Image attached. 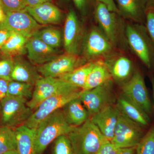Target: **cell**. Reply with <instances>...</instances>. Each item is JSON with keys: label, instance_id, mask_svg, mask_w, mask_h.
I'll return each instance as SVG.
<instances>
[{"label": "cell", "instance_id": "6da1fadb", "mask_svg": "<svg viewBox=\"0 0 154 154\" xmlns=\"http://www.w3.org/2000/svg\"><path fill=\"white\" fill-rule=\"evenodd\" d=\"M74 127L67 122L62 109L48 116L36 128V154H43L50 144L59 137L68 134Z\"/></svg>", "mask_w": 154, "mask_h": 154}, {"label": "cell", "instance_id": "7a4b0ae2", "mask_svg": "<svg viewBox=\"0 0 154 154\" xmlns=\"http://www.w3.org/2000/svg\"><path fill=\"white\" fill-rule=\"evenodd\" d=\"M67 136L74 154H96L108 140L90 117L82 125L75 127Z\"/></svg>", "mask_w": 154, "mask_h": 154}, {"label": "cell", "instance_id": "3957f363", "mask_svg": "<svg viewBox=\"0 0 154 154\" xmlns=\"http://www.w3.org/2000/svg\"><path fill=\"white\" fill-rule=\"evenodd\" d=\"M127 42L133 51L148 69L154 66V44L146 28L141 24L125 26Z\"/></svg>", "mask_w": 154, "mask_h": 154}, {"label": "cell", "instance_id": "277c9868", "mask_svg": "<svg viewBox=\"0 0 154 154\" xmlns=\"http://www.w3.org/2000/svg\"><path fill=\"white\" fill-rule=\"evenodd\" d=\"M94 15L99 27L113 46H122L126 41L125 27L123 28L120 15L109 10L103 3L97 2Z\"/></svg>", "mask_w": 154, "mask_h": 154}, {"label": "cell", "instance_id": "5b68a950", "mask_svg": "<svg viewBox=\"0 0 154 154\" xmlns=\"http://www.w3.org/2000/svg\"><path fill=\"white\" fill-rule=\"evenodd\" d=\"M80 98L90 117L106 107L115 105L117 97L113 89V80L94 89L82 90Z\"/></svg>", "mask_w": 154, "mask_h": 154}, {"label": "cell", "instance_id": "8992f818", "mask_svg": "<svg viewBox=\"0 0 154 154\" xmlns=\"http://www.w3.org/2000/svg\"><path fill=\"white\" fill-rule=\"evenodd\" d=\"M82 91V89L64 91L45 99L34 110L24 125L36 129L39 123L48 116L61 109L73 99L79 97Z\"/></svg>", "mask_w": 154, "mask_h": 154}, {"label": "cell", "instance_id": "52a82bcc", "mask_svg": "<svg viewBox=\"0 0 154 154\" xmlns=\"http://www.w3.org/2000/svg\"><path fill=\"white\" fill-rule=\"evenodd\" d=\"M27 100L22 97L7 96L0 102L2 126L13 128L24 125L33 110L27 106Z\"/></svg>", "mask_w": 154, "mask_h": 154}, {"label": "cell", "instance_id": "ba28073f", "mask_svg": "<svg viewBox=\"0 0 154 154\" xmlns=\"http://www.w3.org/2000/svg\"><path fill=\"white\" fill-rule=\"evenodd\" d=\"M78 89H81L61 78L42 77L35 84L32 96L27 101V105L34 110L42 102L55 94Z\"/></svg>", "mask_w": 154, "mask_h": 154}, {"label": "cell", "instance_id": "9c48e42d", "mask_svg": "<svg viewBox=\"0 0 154 154\" xmlns=\"http://www.w3.org/2000/svg\"><path fill=\"white\" fill-rule=\"evenodd\" d=\"M145 134L143 127L119 111L111 142L118 148L135 147Z\"/></svg>", "mask_w": 154, "mask_h": 154}, {"label": "cell", "instance_id": "30bf717a", "mask_svg": "<svg viewBox=\"0 0 154 154\" xmlns=\"http://www.w3.org/2000/svg\"><path fill=\"white\" fill-rule=\"evenodd\" d=\"M122 94L140 107L150 117L153 108L144 79L140 72H134L132 76L122 85Z\"/></svg>", "mask_w": 154, "mask_h": 154}, {"label": "cell", "instance_id": "8fae6325", "mask_svg": "<svg viewBox=\"0 0 154 154\" xmlns=\"http://www.w3.org/2000/svg\"><path fill=\"white\" fill-rule=\"evenodd\" d=\"M43 26L25 11L8 12L6 13L5 21L0 23V29L10 30L28 38L33 36Z\"/></svg>", "mask_w": 154, "mask_h": 154}, {"label": "cell", "instance_id": "7c38bea8", "mask_svg": "<svg viewBox=\"0 0 154 154\" xmlns=\"http://www.w3.org/2000/svg\"><path fill=\"white\" fill-rule=\"evenodd\" d=\"M79 63L78 55L66 52L36 67L42 77L59 78L79 66Z\"/></svg>", "mask_w": 154, "mask_h": 154}, {"label": "cell", "instance_id": "4fadbf2b", "mask_svg": "<svg viewBox=\"0 0 154 154\" xmlns=\"http://www.w3.org/2000/svg\"><path fill=\"white\" fill-rule=\"evenodd\" d=\"M113 45L99 27L91 28L85 39L84 51L88 59H94L108 54Z\"/></svg>", "mask_w": 154, "mask_h": 154}, {"label": "cell", "instance_id": "5bb4252c", "mask_svg": "<svg viewBox=\"0 0 154 154\" xmlns=\"http://www.w3.org/2000/svg\"><path fill=\"white\" fill-rule=\"evenodd\" d=\"M82 38V30L76 13L71 9L67 15L63 32L66 52L78 55Z\"/></svg>", "mask_w": 154, "mask_h": 154}, {"label": "cell", "instance_id": "9a60e30c", "mask_svg": "<svg viewBox=\"0 0 154 154\" xmlns=\"http://www.w3.org/2000/svg\"><path fill=\"white\" fill-rule=\"evenodd\" d=\"M26 49L28 60L37 66L48 62L59 55L57 49L51 47L34 36L28 38Z\"/></svg>", "mask_w": 154, "mask_h": 154}, {"label": "cell", "instance_id": "2e32d148", "mask_svg": "<svg viewBox=\"0 0 154 154\" xmlns=\"http://www.w3.org/2000/svg\"><path fill=\"white\" fill-rule=\"evenodd\" d=\"M119 113V110L115 104L106 107L90 117L101 133L110 141L114 135Z\"/></svg>", "mask_w": 154, "mask_h": 154}, {"label": "cell", "instance_id": "e0dca14e", "mask_svg": "<svg viewBox=\"0 0 154 154\" xmlns=\"http://www.w3.org/2000/svg\"><path fill=\"white\" fill-rule=\"evenodd\" d=\"M119 14L125 19L141 24L146 20L147 0H114Z\"/></svg>", "mask_w": 154, "mask_h": 154}, {"label": "cell", "instance_id": "ac0fdd59", "mask_svg": "<svg viewBox=\"0 0 154 154\" xmlns=\"http://www.w3.org/2000/svg\"><path fill=\"white\" fill-rule=\"evenodd\" d=\"M25 11L41 25L58 24L63 17L60 9L51 2L33 7H26Z\"/></svg>", "mask_w": 154, "mask_h": 154}, {"label": "cell", "instance_id": "d6986e66", "mask_svg": "<svg viewBox=\"0 0 154 154\" xmlns=\"http://www.w3.org/2000/svg\"><path fill=\"white\" fill-rule=\"evenodd\" d=\"M120 112L143 127L149 126L150 118L140 107L122 94L116 104Z\"/></svg>", "mask_w": 154, "mask_h": 154}, {"label": "cell", "instance_id": "ffe728a7", "mask_svg": "<svg viewBox=\"0 0 154 154\" xmlns=\"http://www.w3.org/2000/svg\"><path fill=\"white\" fill-rule=\"evenodd\" d=\"M105 62L112 79L122 85L129 80L133 74L132 61L126 57L119 56Z\"/></svg>", "mask_w": 154, "mask_h": 154}, {"label": "cell", "instance_id": "44dd1931", "mask_svg": "<svg viewBox=\"0 0 154 154\" xmlns=\"http://www.w3.org/2000/svg\"><path fill=\"white\" fill-rule=\"evenodd\" d=\"M14 60V67L11 75L12 80L28 83L34 86L36 82L42 77L36 67L30 62L21 57Z\"/></svg>", "mask_w": 154, "mask_h": 154}, {"label": "cell", "instance_id": "7402d4cb", "mask_svg": "<svg viewBox=\"0 0 154 154\" xmlns=\"http://www.w3.org/2000/svg\"><path fill=\"white\" fill-rule=\"evenodd\" d=\"M61 109L67 122L73 127L82 125L90 118L80 97L70 101Z\"/></svg>", "mask_w": 154, "mask_h": 154}, {"label": "cell", "instance_id": "603a6c76", "mask_svg": "<svg viewBox=\"0 0 154 154\" xmlns=\"http://www.w3.org/2000/svg\"><path fill=\"white\" fill-rule=\"evenodd\" d=\"M17 140V151L19 154H36V129L30 128L24 125L15 130Z\"/></svg>", "mask_w": 154, "mask_h": 154}, {"label": "cell", "instance_id": "cb8c5ba5", "mask_svg": "<svg viewBox=\"0 0 154 154\" xmlns=\"http://www.w3.org/2000/svg\"><path fill=\"white\" fill-rule=\"evenodd\" d=\"M112 79L110 71L103 60L95 62V65L87 78L83 91L91 90Z\"/></svg>", "mask_w": 154, "mask_h": 154}, {"label": "cell", "instance_id": "d4e9b609", "mask_svg": "<svg viewBox=\"0 0 154 154\" xmlns=\"http://www.w3.org/2000/svg\"><path fill=\"white\" fill-rule=\"evenodd\" d=\"M28 39L22 34L13 32L8 41L0 48V51L8 57L20 55L26 52V46Z\"/></svg>", "mask_w": 154, "mask_h": 154}, {"label": "cell", "instance_id": "484cf974", "mask_svg": "<svg viewBox=\"0 0 154 154\" xmlns=\"http://www.w3.org/2000/svg\"><path fill=\"white\" fill-rule=\"evenodd\" d=\"M95 65V62L88 63L80 66L73 70L61 76L63 79L72 85L82 90L87 78Z\"/></svg>", "mask_w": 154, "mask_h": 154}, {"label": "cell", "instance_id": "4316f807", "mask_svg": "<svg viewBox=\"0 0 154 154\" xmlns=\"http://www.w3.org/2000/svg\"><path fill=\"white\" fill-rule=\"evenodd\" d=\"M33 36L55 49H57L61 45L62 36L60 30L57 28L51 27L42 28Z\"/></svg>", "mask_w": 154, "mask_h": 154}, {"label": "cell", "instance_id": "83f0119b", "mask_svg": "<svg viewBox=\"0 0 154 154\" xmlns=\"http://www.w3.org/2000/svg\"><path fill=\"white\" fill-rule=\"evenodd\" d=\"M17 149V140L15 130L9 127H0V154Z\"/></svg>", "mask_w": 154, "mask_h": 154}, {"label": "cell", "instance_id": "f1b7e54d", "mask_svg": "<svg viewBox=\"0 0 154 154\" xmlns=\"http://www.w3.org/2000/svg\"><path fill=\"white\" fill-rule=\"evenodd\" d=\"M34 86L28 83L11 80L9 82L7 96L22 97L28 100L32 96Z\"/></svg>", "mask_w": 154, "mask_h": 154}, {"label": "cell", "instance_id": "f546056e", "mask_svg": "<svg viewBox=\"0 0 154 154\" xmlns=\"http://www.w3.org/2000/svg\"><path fill=\"white\" fill-rule=\"evenodd\" d=\"M136 154H154V125L145 133L136 146Z\"/></svg>", "mask_w": 154, "mask_h": 154}, {"label": "cell", "instance_id": "4dcf8cb0", "mask_svg": "<svg viewBox=\"0 0 154 154\" xmlns=\"http://www.w3.org/2000/svg\"><path fill=\"white\" fill-rule=\"evenodd\" d=\"M54 154H74L70 141L67 135H63L55 140Z\"/></svg>", "mask_w": 154, "mask_h": 154}, {"label": "cell", "instance_id": "1f68e13d", "mask_svg": "<svg viewBox=\"0 0 154 154\" xmlns=\"http://www.w3.org/2000/svg\"><path fill=\"white\" fill-rule=\"evenodd\" d=\"M14 60L11 57H6L0 59V79L11 81L14 69Z\"/></svg>", "mask_w": 154, "mask_h": 154}, {"label": "cell", "instance_id": "d6a6232c", "mask_svg": "<svg viewBox=\"0 0 154 154\" xmlns=\"http://www.w3.org/2000/svg\"><path fill=\"white\" fill-rule=\"evenodd\" d=\"M1 6L5 13L25 11L26 6L24 0H0Z\"/></svg>", "mask_w": 154, "mask_h": 154}, {"label": "cell", "instance_id": "836d02e7", "mask_svg": "<svg viewBox=\"0 0 154 154\" xmlns=\"http://www.w3.org/2000/svg\"><path fill=\"white\" fill-rule=\"evenodd\" d=\"M146 29L154 44V11H149L146 17Z\"/></svg>", "mask_w": 154, "mask_h": 154}, {"label": "cell", "instance_id": "e575fe53", "mask_svg": "<svg viewBox=\"0 0 154 154\" xmlns=\"http://www.w3.org/2000/svg\"><path fill=\"white\" fill-rule=\"evenodd\" d=\"M119 149L110 141L107 140L102 145L96 154H117Z\"/></svg>", "mask_w": 154, "mask_h": 154}, {"label": "cell", "instance_id": "d590c367", "mask_svg": "<svg viewBox=\"0 0 154 154\" xmlns=\"http://www.w3.org/2000/svg\"><path fill=\"white\" fill-rule=\"evenodd\" d=\"M77 9L82 13L85 14L90 5L91 0H72Z\"/></svg>", "mask_w": 154, "mask_h": 154}, {"label": "cell", "instance_id": "8d00e7d4", "mask_svg": "<svg viewBox=\"0 0 154 154\" xmlns=\"http://www.w3.org/2000/svg\"><path fill=\"white\" fill-rule=\"evenodd\" d=\"M9 82L0 79V102L7 96Z\"/></svg>", "mask_w": 154, "mask_h": 154}, {"label": "cell", "instance_id": "74e56055", "mask_svg": "<svg viewBox=\"0 0 154 154\" xmlns=\"http://www.w3.org/2000/svg\"><path fill=\"white\" fill-rule=\"evenodd\" d=\"M13 32L6 29H0V48L8 41Z\"/></svg>", "mask_w": 154, "mask_h": 154}, {"label": "cell", "instance_id": "f35d334b", "mask_svg": "<svg viewBox=\"0 0 154 154\" xmlns=\"http://www.w3.org/2000/svg\"><path fill=\"white\" fill-rule=\"evenodd\" d=\"M96 1L103 3L107 6L110 11L119 14L117 6L114 0H96Z\"/></svg>", "mask_w": 154, "mask_h": 154}, {"label": "cell", "instance_id": "ab89813d", "mask_svg": "<svg viewBox=\"0 0 154 154\" xmlns=\"http://www.w3.org/2000/svg\"><path fill=\"white\" fill-rule=\"evenodd\" d=\"M52 0H24L26 7H33L43 3L51 2Z\"/></svg>", "mask_w": 154, "mask_h": 154}, {"label": "cell", "instance_id": "60d3db41", "mask_svg": "<svg viewBox=\"0 0 154 154\" xmlns=\"http://www.w3.org/2000/svg\"><path fill=\"white\" fill-rule=\"evenodd\" d=\"M117 154H136V146L120 148Z\"/></svg>", "mask_w": 154, "mask_h": 154}, {"label": "cell", "instance_id": "b9f144b4", "mask_svg": "<svg viewBox=\"0 0 154 154\" xmlns=\"http://www.w3.org/2000/svg\"><path fill=\"white\" fill-rule=\"evenodd\" d=\"M6 18V14L0 6V23L4 22Z\"/></svg>", "mask_w": 154, "mask_h": 154}, {"label": "cell", "instance_id": "7bdbcfd3", "mask_svg": "<svg viewBox=\"0 0 154 154\" xmlns=\"http://www.w3.org/2000/svg\"><path fill=\"white\" fill-rule=\"evenodd\" d=\"M148 8H151V10L149 11H154V0H147Z\"/></svg>", "mask_w": 154, "mask_h": 154}, {"label": "cell", "instance_id": "ee69618b", "mask_svg": "<svg viewBox=\"0 0 154 154\" xmlns=\"http://www.w3.org/2000/svg\"><path fill=\"white\" fill-rule=\"evenodd\" d=\"M4 154H19L17 152V150H14L10 151L5 153Z\"/></svg>", "mask_w": 154, "mask_h": 154}, {"label": "cell", "instance_id": "f6af8a7d", "mask_svg": "<svg viewBox=\"0 0 154 154\" xmlns=\"http://www.w3.org/2000/svg\"><path fill=\"white\" fill-rule=\"evenodd\" d=\"M152 90L153 97L154 103V79H152L151 80Z\"/></svg>", "mask_w": 154, "mask_h": 154}, {"label": "cell", "instance_id": "bcb514c9", "mask_svg": "<svg viewBox=\"0 0 154 154\" xmlns=\"http://www.w3.org/2000/svg\"><path fill=\"white\" fill-rule=\"evenodd\" d=\"M1 102H0V116H1Z\"/></svg>", "mask_w": 154, "mask_h": 154}, {"label": "cell", "instance_id": "7dc6e473", "mask_svg": "<svg viewBox=\"0 0 154 154\" xmlns=\"http://www.w3.org/2000/svg\"><path fill=\"white\" fill-rule=\"evenodd\" d=\"M64 1H69V0H64Z\"/></svg>", "mask_w": 154, "mask_h": 154}, {"label": "cell", "instance_id": "c3c4849f", "mask_svg": "<svg viewBox=\"0 0 154 154\" xmlns=\"http://www.w3.org/2000/svg\"><path fill=\"white\" fill-rule=\"evenodd\" d=\"M0 6H1V2H0Z\"/></svg>", "mask_w": 154, "mask_h": 154}]
</instances>
